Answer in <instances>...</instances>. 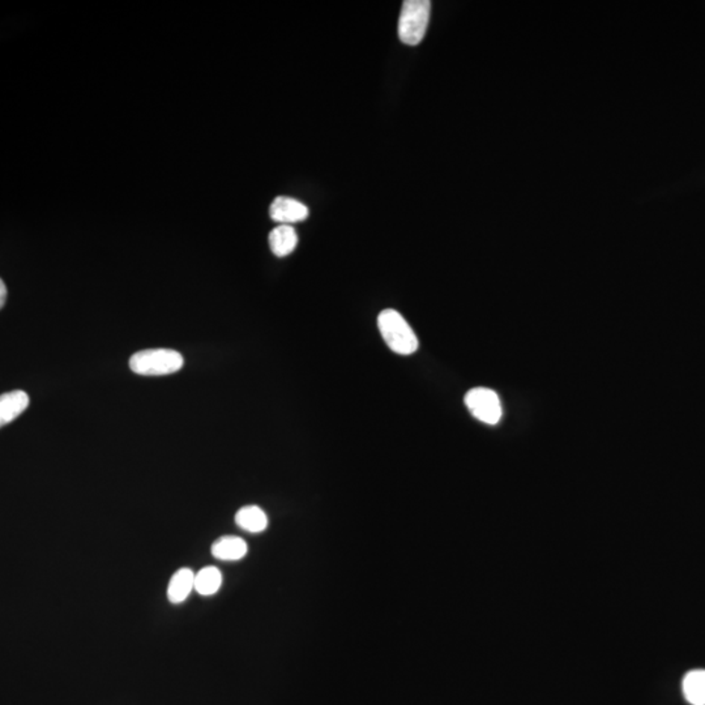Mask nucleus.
Masks as SVG:
<instances>
[{
	"instance_id": "1",
	"label": "nucleus",
	"mask_w": 705,
	"mask_h": 705,
	"mask_svg": "<svg viewBox=\"0 0 705 705\" xmlns=\"http://www.w3.org/2000/svg\"><path fill=\"white\" fill-rule=\"evenodd\" d=\"M378 328L390 351L410 355L418 349L416 334L399 311L392 308L381 311L378 316Z\"/></svg>"
},
{
	"instance_id": "2",
	"label": "nucleus",
	"mask_w": 705,
	"mask_h": 705,
	"mask_svg": "<svg viewBox=\"0 0 705 705\" xmlns=\"http://www.w3.org/2000/svg\"><path fill=\"white\" fill-rule=\"evenodd\" d=\"M181 352L173 349H146L129 358V369L137 375L163 376L174 374L183 367Z\"/></svg>"
},
{
	"instance_id": "3",
	"label": "nucleus",
	"mask_w": 705,
	"mask_h": 705,
	"mask_svg": "<svg viewBox=\"0 0 705 705\" xmlns=\"http://www.w3.org/2000/svg\"><path fill=\"white\" fill-rule=\"evenodd\" d=\"M428 0H405L399 19V38L402 43L417 46L422 42L430 20Z\"/></svg>"
},
{
	"instance_id": "4",
	"label": "nucleus",
	"mask_w": 705,
	"mask_h": 705,
	"mask_svg": "<svg viewBox=\"0 0 705 705\" xmlns=\"http://www.w3.org/2000/svg\"><path fill=\"white\" fill-rule=\"evenodd\" d=\"M465 405L473 417L487 425H496L502 418V405L499 396L489 388L478 387L470 390L465 396Z\"/></svg>"
},
{
	"instance_id": "5",
	"label": "nucleus",
	"mask_w": 705,
	"mask_h": 705,
	"mask_svg": "<svg viewBox=\"0 0 705 705\" xmlns=\"http://www.w3.org/2000/svg\"><path fill=\"white\" fill-rule=\"evenodd\" d=\"M269 214L273 221L281 223V225H292V223L305 221L310 214V211L304 202H298V200L287 198V196H278L270 204Z\"/></svg>"
},
{
	"instance_id": "6",
	"label": "nucleus",
	"mask_w": 705,
	"mask_h": 705,
	"mask_svg": "<svg viewBox=\"0 0 705 705\" xmlns=\"http://www.w3.org/2000/svg\"><path fill=\"white\" fill-rule=\"evenodd\" d=\"M211 551L217 559L234 562V560H240L246 557L249 546L240 537L223 536L214 540Z\"/></svg>"
},
{
	"instance_id": "7",
	"label": "nucleus",
	"mask_w": 705,
	"mask_h": 705,
	"mask_svg": "<svg viewBox=\"0 0 705 705\" xmlns=\"http://www.w3.org/2000/svg\"><path fill=\"white\" fill-rule=\"evenodd\" d=\"M28 393L24 390H12L0 396V426L14 421L29 407Z\"/></svg>"
},
{
	"instance_id": "8",
	"label": "nucleus",
	"mask_w": 705,
	"mask_h": 705,
	"mask_svg": "<svg viewBox=\"0 0 705 705\" xmlns=\"http://www.w3.org/2000/svg\"><path fill=\"white\" fill-rule=\"evenodd\" d=\"M268 240L273 254L285 258L292 254L298 245V234L292 225H278L270 231Z\"/></svg>"
},
{
	"instance_id": "9",
	"label": "nucleus",
	"mask_w": 705,
	"mask_h": 705,
	"mask_svg": "<svg viewBox=\"0 0 705 705\" xmlns=\"http://www.w3.org/2000/svg\"><path fill=\"white\" fill-rule=\"evenodd\" d=\"M195 575L193 569H181L172 576L167 587V598L172 604L186 601L193 589H195Z\"/></svg>"
},
{
	"instance_id": "10",
	"label": "nucleus",
	"mask_w": 705,
	"mask_h": 705,
	"mask_svg": "<svg viewBox=\"0 0 705 705\" xmlns=\"http://www.w3.org/2000/svg\"><path fill=\"white\" fill-rule=\"evenodd\" d=\"M235 524L249 533H260L268 527V517L258 505H246L235 515Z\"/></svg>"
},
{
	"instance_id": "11",
	"label": "nucleus",
	"mask_w": 705,
	"mask_h": 705,
	"mask_svg": "<svg viewBox=\"0 0 705 705\" xmlns=\"http://www.w3.org/2000/svg\"><path fill=\"white\" fill-rule=\"evenodd\" d=\"M683 693L692 705H705V670H692L684 677Z\"/></svg>"
},
{
	"instance_id": "12",
	"label": "nucleus",
	"mask_w": 705,
	"mask_h": 705,
	"mask_svg": "<svg viewBox=\"0 0 705 705\" xmlns=\"http://www.w3.org/2000/svg\"><path fill=\"white\" fill-rule=\"evenodd\" d=\"M222 586V575L217 567L208 566L195 575V590L202 596H212Z\"/></svg>"
},
{
	"instance_id": "13",
	"label": "nucleus",
	"mask_w": 705,
	"mask_h": 705,
	"mask_svg": "<svg viewBox=\"0 0 705 705\" xmlns=\"http://www.w3.org/2000/svg\"><path fill=\"white\" fill-rule=\"evenodd\" d=\"M5 296H7V287H5V282L0 281V307L5 306Z\"/></svg>"
}]
</instances>
